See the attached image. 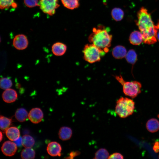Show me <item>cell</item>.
Returning a JSON list of instances; mask_svg holds the SVG:
<instances>
[{"instance_id": "7c38bea8", "label": "cell", "mask_w": 159, "mask_h": 159, "mask_svg": "<svg viewBox=\"0 0 159 159\" xmlns=\"http://www.w3.org/2000/svg\"><path fill=\"white\" fill-rule=\"evenodd\" d=\"M67 49L66 45L60 42L54 43L52 47L53 54L57 56H61L64 54Z\"/></svg>"}, {"instance_id": "9c48e42d", "label": "cell", "mask_w": 159, "mask_h": 159, "mask_svg": "<svg viewBox=\"0 0 159 159\" xmlns=\"http://www.w3.org/2000/svg\"><path fill=\"white\" fill-rule=\"evenodd\" d=\"M43 117V113L42 110L39 108L32 109L28 114V118L32 123L37 124L42 121Z\"/></svg>"}, {"instance_id": "4fadbf2b", "label": "cell", "mask_w": 159, "mask_h": 159, "mask_svg": "<svg viewBox=\"0 0 159 159\" xmlns=\"http://www.w3.org/2000/svg\"><path fill=\"white\" fill-rule=\"evenodd\" d=\"M5 132L7 137L12 141L17 140L20 137V131L16 127H9Z\"/></svg>"}, {"instance_id": "44dd1931", "label": "cell", "mask_w": 159, "mask_h": 159, "mask_svg": "<svg viewBox=\"0 0 159 159\" xmlns=\"http://www.w3.org/2000/svg\"><path fill=\"white\" fill-rule=\"evenodd\" d=\"M61 0L64 6L70 9H74L77 8L80 5L79 0Z\"/></svg>"}, {"instance_id": "ba28073f", "label": "cell", "mask_w": 159, "mask_h": 159, "mask_svg": "<svg viewBox=\"0 0 159 159\" xmlns=\"http://www.w3.org/2000/svg\"><path fill=\"white\" fill-rule=\"evenodd\" d=\"M17 146L14 142L9 141L5 142L3 144L1 150L2 152L6 156L14 155L17 150Z\"/></svg>"}, {"instance_id": "d4e9b609", "label": "cell", "mask_w": 159, "mask_h": 159, "mask_svg": "<svg viewBox=\"0 0 159 159\" xmlns=\"http://www.w3.org/2000/svg\"><path fill=\"white\" fill-rule=\"evenodd\" d=\"M16 8V4L14 0H0V7L1 9H7L10 7Z\"/></svg>"}, {"instance_id": "f546056e", "label": "cell", "mask_w": 159, "mask_h": 159, "mask_svg": "<svg viewBox=\"0 0 159 159\" xmlns=\"http://www.w3.org/2000/svg\"><path fill=\"white\" fill-rule=\"evenodd\" d=\"M80 153V152L78 151H72L69 153V155L66 158L73 159L75 157L79 155Z\"/></svg>"}, {"instance_id": "ffe728a7", "label": "cell", "mask_w": 159, "mask_h": 159, "mask_svg": "<svg viewBox=\"0 0 159 159\" xmlns=\"http://www.w3.org/2000/svg\"><path fill=\"white\" fill-rule=\"evenodd\" d=\"M22 145L25 148H31L34 144L35 141L31 136L25 135L22 137Z\"/></svg>"}, {"instance_id": "30bf717a", "label": "cell", "mask_w": 159, "mask_h": 159, "mask_svg": "<svg viewBox=\"0 0 159 159\" xmlns=\"http://www.w3.org/2000/svg\"><path fill=\"white\" fill-rule=\"evenodd\" d=\"M62 149L60 144L55 141L49 143L47 148L48 153L52 156H60Z\"/></svg>"}, {"instance_id": "836d02e7", "label": "cell", "mask_w": 159, "mask_h": 159, "mask_svg": "<svg viewBox=\"0 0 159 159\" xmlns=\"http://www.w3.org/2000/svg\"><path fill=\"white\" fill-rule=\"evenodd\" d=\"M3 139V135L2 132L1 131H0V142Z\"/></svg>"}, {"instance_id": "7402d4cb", "label": "cell", "mask_w": 159, "mask_h": 159, "mask_svg": "<svg viewBox=\"0 0 159 159\" xmlns=\"http://www.w3.org/2000/svg\"><path fill=\"white\" fill-rule=\"evenodd\" d=\"M111 14L112 18L117 21L122 20L124 16V12L121 9L115 8L112 10Z\"/></svg>"}, {"instance_id": "5bb4252c", "label": "cell", "mask_w": 159, "mask_h": 159, "mask_svg": "<svg viewBox=\"0 0 159 159\" xmlns=\"http://www.w3.org/2000/svg\"><path fill=\"white\" fill-rule=\"evenodd\" d=\"M129 41L134 45H139L143 42V35L140 32L135 31L132 32L129 37Z\"/></svg>"}, {"instance_id": "3957f363", "label": "cell", "mask_w": 159, "mask_h": 159, "mask_svg": "<svg viewBox=\"0 0 159 159\" xmlns=\"http://www.w3.org/2000/svg\"><path fill=\"white\" fill-rule=\"evenodd\" d=\"M135 105V102L132 100L127 97H121L116 102L115 112L120 117L125 118L133 113Z\"/></svg>"}, {"instance_id": "277c9868", "label": "cell", "mask_w": 159, "mask_h": 159, "mask_svg": "<svg viewBox=\"0 0 159 159\" xmlns=\"http://www.w3.org/2000/svg\"><path fill=\"white\" fill-rule=\"evenodd\" d=\"M115 78L122 86L123 92L125 95L133 98L141 92L142 85L140 82H125L121 75L116 76Z\"/></svg>"}, {"instance_id": "603a6c76", "label": "cell", "mask_w": 159, "mask_h": 159, "mask_svg": "<svg viewBox=\"0 0 159 159\" xmlns=\"http://www.w3.org/2000/svg\"><path fill=\"white\" fill-rule=\"evenodd\" d=\"M126 59L129 63L134 64L137 60V56L134 50L131 49L129 50L125 57Z\"/></svg>"}, {"instance_id": "52a82bcc", "label": "cell", "mask_w": 159, "mask_h": 159, "mask_svg": "<svg viewBox=\"0 0 159 159\" xmlns=\"http://www.w3.org/2000/svg\"><path fill=\"white\" fill-rule=\"evenodd\" d=\"M13 44L16 49L22 50L27 48L28 42L25 35L23 34H19L15 37L13 40Z\"/></svg>"}, {"instance_id": "8992f818", "label": "cell", "mask_w": 159, "mask_h": 159, "mask_svg": "<svg viewBox=\"0 0 159 159\" xmlns=\"http://www.w3.org/2000/svg\"><path fill=\"white\" fill-rule=\"evenodd\" d=\"M58 0H39L38 6L44 13L52 16L55 14L56 9L59 6Z\"/></svg>"}, {"instance_id": "ac0fdd59", "label": "cell", "mask_w": 159, "mask_h": 159, "mask_svg": "<svg viewBox=\"0 0 159 159\" xmlns=\"http://www.w3.org/2000/svg\"><path fill=\"white\" fill-rule=\"evenodd\" d=\"M16 119L19 121L22 122L26 121L28 117V114L27 111L24 108L18 109L15 113Z\"/></svg>"}, {"instance_id": "5b68a950", "label": "cell", "mask_w": 159, "mask_h": 159, "mask_svg": "<svg viewBox=\"0 0 159 159\" xmlns=\"http://www.w3.org/2000/svg\"><path fill=\"white\" fill-rule=\"evenodd\" d=\"M84 58L85 60L90 63L99 62L101 57L106 53L92 44L85 45L83 50Z\"/></svg>"}, {"instance_id": "6da1fadb", "label": "cell", "mask_w": 159, "mask_h": 159, "mask_svg": "<svg viewBox=\"0 0 159 159\" xmlns=\"http://www.w3.org/2000/svg\"><path fill=\"white\" fill-rule=\"evenodd\" d=\"M136 24L143 37V42L148 44L155 43L157 41V30L150 14L147 10L142 7L137 13Z\"/></svg>"}, {"instance_id": "2e32d148", "label": "cell", "mask_w": 159, "mask_h": 159, "mask_svg": "<svg viewBox=\"0 0 159 159\" xmlns=\"http://www.w3.org/2000/svg\"><path fill=\"white\" fill-rule=\"evenodd\" d=\"M72 130L70 128L64 126L59 129L58 135L61 140L65 141L69 139L72 136Z\"/></svg>"}, {"instance_id": "9a60e30c", "label": "cell", "mask_w": 159, "mask_h": 159, "mask_svg": "<svg viewBox=\"0 0 159 159\" xmlns=\"http://www.w3.org/2000/svg\"><path fill=\"white\" fill-rule=\"evenodd\" d=\"M127 53L126 48L121 45L115 47L112 52V56L117 59H121L125 57Z\"/></svg>"}, {"instance_id": "8fae6325", "label": "cell", "mask_w": 159, "mask_h": 159, "mask_svg": "<svg viewBox=\"0 0 159 159\" xmlns=\"http://www.w3.org/2000/svg\"><path fill=\"white\" fill-rule=\"evenodd\" d=\"M17 96V94L16 91L10 88L6 90L2 94L3 100L8 103H11L15 101Z\"/></svg>"}, {"instance_id": "484cf974", "label": "cell", "mask_w": 159, "mask_h": 159, "mask_svg": "<svg viewBox=\"0 0 159 159\" xmlns=\"http://www.w3.org/2000/svg\"><path fill=\"white\" fill-rule=\"evenodd\" d=\"M109 156V153L107 150L105 148H101L97 150L95 154L94 159H106Z\"/></svg>"}, {"instance_id": "f1b7e54d", "label": "cell", "mask_w": 159, "mask_h": 159, "mask_svg": "<svg viewBox=\"0 0 159 159\" xmlns=\"http://www.w3.org/2000/svg\"><path fill=\"white\" fill-rule=\"evenodd\" d=\"M123 156L120 153H114L109 156L108 159H123Z\"/></svg>"}, {"instance_id": "4316f807", "label": "cell", "mask_w": 159, "mask_h": 159, "mask_svg": "<svg viewBox=\"0 0 159 159\" xmlns=\"http://www.w3.org/2000/svg\"><path fill=\"white\" fill-rule=\"evenodd\" d=\"M12 83L11 80L8 78H2L0 80V85L1 89L6 90L10 88Z\"/></svg>"}, {"instance_id": "e0dca14e", "label": "cell", "mask_w": 159, "mask_h": 159, "mask_svg": "<svg viewBox=\"0 0 159 159\" xmlns=\"http://www.w3.org/2000/svg\"><path fill=\"white\" fill-rule=\"evenodd\" d=\"M146 127L148 130L150 132H156L159 130V121L156 119H151L147 122Z\"/></svg>"}, {"instance_id": "4dcf8cb0", "label": "cell", "mask_w": 159, "mask_h": 159, "mask_svg": "<svg viewBox=\"0 0 159 159\" xmlns=\"http://www.w3.org/2000/svg\"><path fill=\"white\" fill-rule=\"evenodd\" d=\"M22 137H20L17 140L14 141L17 147H20L22 145Z\"/></svg>"}, {"instance_id": "cb8c5ba5", "label": "cell", "mask_w": 159, "mask_h": 159, "mask_svg": "<svg viewBox=\"0 0 159 159\" xmlns=\"http://www.w3.org/2000/svg\"><path fill=\"white\" fill-rule=\"evenodd\" d=\"M0 129L4 132L9 128L11 123V119L3 116L1 115L0 117Z\"/></svg>"}, {"instance_id": "7a4b0ae2", "label": "cell", "mask_w": 159, "mask_h": 159, "mask_svg": "<svg viewBox=\"0 0 159 159\" xmlns=\"http://www.w3.org/2000/svg\"><path fill=\"white\" fill-rule=\"evenodd\" d=\"M110 32L109 27L99 25L97 28H93L92 33L89 37V41L107 53L109 51L112 38Z\"/></svg>"}, {"instance_id": "1f68e13d", "label": "cell", "mask_w": 159, "mask_h": 159, "mask_svg": "<svg viewBox=\"0 0 159 159\" xmlns=\"http://www.w3.org/2000/svg\"><path fill=\"white\" fill-rule=\"evenodd\" d=\"M153 149L155 152H158L159 151V142H156L153 146Z\"/></svg>"}, {"instance_id": "d6a6232c", "label": "cell", "mask_w": 159, "mask_h": 159, "mask_svg": "<svg viewBox=\"0 0 159 159\" xmlns=\"http://www.w3.org/2000/svg\"><path fill=\"white\" fill-rule=\"evenodd\" d=\"M155 26L157 30V40L159 41V20L157 24L155 25Z\"/></svg>"}, {"instance_id": "d6986e66", "label": "cell", "mask_w": 159, "mask_h": 159, "mask_svg": "<svg viewBox=\"0 0 159 159\" xmlns=\"http://www.w3.org/2000/svg\"><path fill=\"white\" fill-rule=\"evenodd\" d=\"M35 153L33 149L31 148H25L23 149L21 156L23 159H34L35 157Z\"/></svg>"}, {"instance_id": "83f0119b", "label": "cell", "mask_w": 159, "mask_h": 159, "mask_svg": "<svg viewBox=\"0 0 159 159\" xmlns=\"http://www.w3.org/2000/svg\"><path fill=\"white\" fill-rule=\"evenodd\" d=\"M38 0H24L25 5L29 8L38 6Z\"/></svg>"}]
</instances>
